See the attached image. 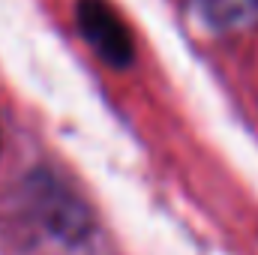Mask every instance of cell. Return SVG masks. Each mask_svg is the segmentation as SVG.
<instances>
[{
  "mask_svg": "<svg viewBox=\"0 0 258 255\" xmlns=\"http://www.w3.org/2000/svg\"><path fill=\"white\" fill-rule=\"evenodd\" d=\"M78 24L87 36V42L108 63L123 66L132 60V39H129L126 27L102 0H81L78 3Z\"/></svg>",
  "mask_w": 258,
  "mask_h": 255,
  "instance_id": "6da1fadb",
  "label": "cell"
}]
</instances>
